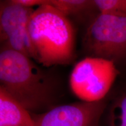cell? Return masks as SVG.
Wrapping results in <instances>:
<instances>
[{
  "label": "cell",
  "mask_w": 126,
  "mask_h": 126,
  "mask_svg": "<svg viewBox=\"0 0 126 126\" xmlns=\"http://www.w3.org/2000/svg\"><path fill=\"white\" fill-rule=\"evenodd\" d=\"M50 4L67 17L94 7V1L90 0H50Z\"/></svg>",
  "instance_id": "9"
},
{
  "label": "cell",
  "mask_w": 126,
  "mask_h": 126,
  "mask_svg": "<svg viewBox=\"0 0 126 126\" xmlns=\"http://www.w3.org/2000/svg\"><path fill=\"white\" fill-rule=\"evenodd\" d=\"M33 8L25 7L14 0L0 4V40L1 46L25 55L36 61L29 31Z\"/></svg>",
  "instance_id": "5"
},
{
  "label": "cell",
  "mask_w": 126,
  "mask_h": 126,
  "mask_svg": "<svg viewBox=\"0 0 126 126\" xmlns=\"http://www.w3.org/2000/svg\"><path fill=\"white\" fill-rule=\"evenodd\" d=\"M108 103L80 101L56 106L46 112L32 114L36 126H100Z\"/></svg>",
  "instance_id": "6"
},
{
  "label": "cell",
  "mask_w": 126,
  "mask_h": 126,
  "mask_svg": "<svg viewBox=\"0 0 126 126\" xmlns=\"http://www.w3.org/2000/svg\"><path fill=\"white\" fill-rule=\"evenodd\" d=\"M0 87L31 114H40L55 106L54 81L31 58L1 46Z\"/></svg>",
  "instance_id": "1"
},
{
  "label": "cell",
  "mask_w": 126,
  "mask_h": 126,
  "mask_svg": "<svg viewBox=\"0 0 126 126\" xmlns=\"http://www.w3.org/2000/svg\"><path fill=\"white\" fill-rule=\"evenodd\" d=\"M0 126H36L31 113L1 87Z\"/></svg>",
  "instance_id": "7"
},
{
  "label": "cell",
  "mask_w": 126,
  "mask_h": 126,
  "mask_svg": "<svg viewBox=\"0 0 126 126\" xmlns=\"http://www.w3.org/2000/svg\"><path fill=\"white\" fill-rule=\"evenodd\" d=\"M119 74L113 61L87 56L75 64L71 73V89L81 101H101L105 99Z\"/></svg>",
  "instance_id": "4"
},
{
  "label": "cell",
  "mask_w": 126,
  "mask_h": 126,
  "mask_svg": "<svg viewBox=\"0 0 126 126\" xmlns=\"http://www.w3.org/2000/svg\"><path fill=\"white\" fill-rule=\"evenodd\" d=\"M100 126H126V92L119 94L108 103Z\"/></svg>",
  "instance_id": "8"
},
{
  "label": "cell",
  "mask_w": 126,
  "mask_h": 126,
  "mask_svg": "<svg viewBox=\"0 0 126 126\" xmlns=\"http://www.w3.org/2000/svg\"><path fill=\"white\" fill-rule=\"evenodd\" d=\"M14 1L25 7L33 8L35 6L39 7L43 5L50 4V0H14Z\"/></svg>",
  "instance_id": "11"
},
{
  "label": "cell",
  "mask_w": 126,
  "mask_h": 126,
  "mask_svg": "<svg viewBox=\"0 0 126 126\" xmlns=\"http://www.w3.org/2000/svg\"><path fill=\"white\" fill-rule=\"evenodd\" d=\"M29 31L39 64L49 67L68 64L74 60L73 26L67 16L50 4L34 9L30 19Z\"/></svg>",
  "instance_id": "2"
},
{
  "label": "cell",
  "mask_w": 126,
  "mask_h": 126,
  "mask_svg": "<svg viewBox=\"0 0 126 126\" xmlns=\"http://www.w3.org/2000/svg\"><path fill=\"white\" fill-rule=\"evenodd\" d=\"M94 2L100 14L126 15V0H94Z\"/></svg>",
  "instance_id": "10"
},
{
  "label": "cell",
  "mask_w": 126,
  "mask_h": 126,
  "mask_svg": "<svg viewBox=\"0 0 126 126\" xmlns=\"http://www.w3.org/2000/svg\"><path fill=\"white\" fill-rule=\"evenodd\" d=\"M87 56L115 64L126 57V15L99 14L88 26L83 39Z\"/></svg>",
  "instance_id": "3"
}]
</instances>
